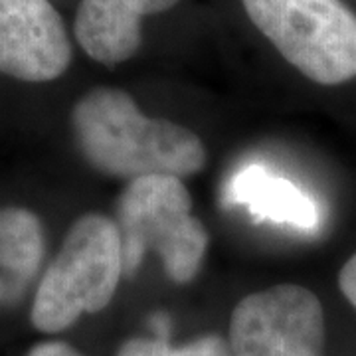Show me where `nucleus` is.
I'll return each instance as SVG.
<instances>
[{
	"label": "nucleus",
	"instance_id": "4468645a",
	"mask_svg": "<svg viewBox=\"0 0 356 356\" xmlns=\"http://www.w3.org/2000/svg\"><path fill=\"white\" fill-rule=\"evenodd\" d=\"M151 325H153L154 337H159V339H165V341H168V331H170V318L166 317V315H154V317L151 318Z\"/></svg>",
	"mask_w": 356,
	"mask_h": 356
},
{
	"label": "nucleus",
	"instance_id": "6e6552de",
	"mask_svg": "<svg viewBox=\"0 0 356 356\" xmlns=\"http://www.w3.org/2000/svg\"><path fill=\"white\" fill-rule=\"evenodd\" d=\"M222 202L243 206L255 222H271L293 229L318 228L317 202L289 178L275 175L261 163H248L236 170L224 186Z\"/></svg>",
	"mask_w": 356,
	"mask_h": 356
},
{
	"label": "nucleus",
	"instance_id": "423d86ee",
	"mask_svg": "<svg viewBox=\"0 0 356 356\" xmlns=\"http://www.w3.org/2000/svg\"><path fill=\"white\" fill-rule=\"evenodd\" d=\"M72 44L48 0H0V74L46 83L65 74Z\"/></svg>",
	"mask_w": 356,
	"mask_h": 356
},
{
	"label": "nucleus",
	"instance_id": "39448f33",
	"mask_svg": "<svg viewBox=\"0 0 356 356\" xmlns=\"http://www.w3.org/2000/svg\"><path fill=\"white\" fill-rule=\"evenodd\" d=\"M325 313L307 287L280 283L243 297L229 318L234 356H323Z\"/></svg>",
	"mask_w": 356,
	"mask_h": 356
},
{
	"label": "nucleus",
	"instance_id": "f257e3e1",
	"mask_svg": "<svg viewBox=\"0 0 356 356\" xmlns=\"http://www.w3.org/2000/svg\"><path fill=\"white\" fill-rule=\"evenodd\" d=\"M72 129L83 159L107 177L129 182L151 175L186 178L206 165L196 133L143 115L123 89H89L72 109Z\"/></svg>",
	"mask_w": 356,
	"mask_h": 356
},
{
	"label": "nucleus",
	"instance_id": "0eeeda50",
	"mask_svg": "<svg viewBox=\"0 0 356 356\" xmlns=\"http://www.w3.org/2000/svg\"><path fill=\"white\" fill-rule=\"evenodd\" d=\"M180 0H81L76 14L77 44L91 60L117 65L133 58L140 46V20L165 13Z\"/></svg>",
	"mask_w": 356,
	"mask_h": 356
},
{
	"label": "nucleus",
	"instance_id": "9b49d317",
	"mask_svg": "<svg viewBox=\"0 0 356 356\" xmlns=\"http://www.w3.org/2000/svg\"><path fill=\"white\" fill-rule=\"evenodd\" d=\"M172 355V346L165 339H131L119 348L117 356H170Z\"/></svg>",
	"mask_w": 356,
	"mask_h": 356
},
{
	"label": "nucleus",
	"instance_id": "7ed1b4c3",
	"mask_svg": "<svg viewBox=\"0 0 356 356\" xmlns=\"http://www.w3.org/2000/svg\"><path fill=\"white\" fill-rule=\"evenodd\" d=\"M192 198L182 178L170 175L131 180L117 200L123 273L135 275L151 250L161 255L168 280L191 283L208 250V232L191 214Z\"/></svg>",
	"mask_w": 356,
	"mask_h": 356
},
{
	"label": "nucleus",
	"instance_id": "9d476101",
	"mask_svg": "<svg viewBox=\"0 0 356 356\" xmlns=\"http://www.w3.org/2000/svg\"><path fill=\"white\" fill-rule=\"evenodd\" d=\"M170 356H229V348L220 337L210 334L196 339L184 346H172Z\"/></svg>",
	"mask_w": 356,
	"mask_h": 356
},
{
	"label": "nucleus",
	"instance_id": "20e7f679",
	"mask_svg": "<svg viewBox=\"0 0 356 356\" xmlns=\"http://www.w3.org/2000/svg\"><path fill=\"white\" fill-rule=\"evenodd\" d=\"M259 32L311 81L356 77V14L341 0H242Z\"/></svg>",
	"mask_w": 356,
	"mask_h": 356
},
{
	"label": "nucleus",
	"instance_id": "f8f14e48",
	"mask_svg": "<svg viewBox=\"0 0 356 356\" xmlns=\"http://www.w3.org/2000/svg\"><path fill=\"white\" fill-rule=\"evenodd\" d=\"M339 287H341V291L346 297V301L356 309V254L341 269Z\"/></svg>",
	"mask_w": 356,
	"mask_h": 356
},
{
	"label": "nucleus",
	"instance_id": "f03ea898",
	"mask_svg": "<svg viewBox=\"0 0 356 356\" xmlns=\"http://www.w3.org/2000/svg\"><path fill=\"white\" fill-rule=\"evenodd\" d=\"M123 275L115 220L93 212L79 216L40 280L30 313L32 325L42 332L65 331L81 315L109 305Z\"/></svg>",
	"mask_w": 356,
	"mask_h": 356
},
{
	"label": "nucleus",
	"instance_id": "ddd939ff",
	"mask_svg": "<svg viewBox=\"0 0 356 356\" xmlns=\"http://www.w3.org/2000/svg\"><path fill=\"white\" fill-rule=\"evenodd\" d=\"M26 356H83L65 343H40Z\"/></svg>",
	"mask_w": 356,
	"mask_h": 356
},
{
	"label": "nucleus",
	"instance_id": "1a4fd4ad",
	"mask_svg": "<svg viewBox=\"0 0 356 356\" xmlns=\"http://www.w3.org/2000/svg\"><path fill=\"white\" fill-rule=\"evenodd\" d=\"M44 254L42 220L22 206H0V307L24 297L38 277Z\"/></svg>",
	"mask_w": 356,
	"mask_h": 356
}]
</instances>
